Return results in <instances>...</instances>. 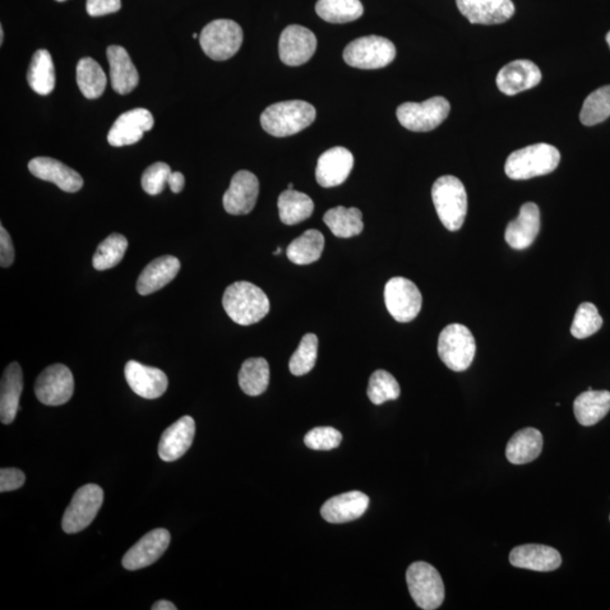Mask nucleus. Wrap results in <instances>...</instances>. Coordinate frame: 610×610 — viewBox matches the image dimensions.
<instances>
[{
	"mask_svg": "<svg viewBox=\"0 0 610 610\" xmlns=\"http://www.w3.org/2000/svg\"><path fill=\"white\" fill-rule=\"evenodd\" d=\"M438 353L455 372L466 371L475 359L476 341L471 331L460 323H451L438 337Z\"/></svg>",
	"mask_w": 610,
	"mask_h": 610,
	"instance_id": "nucleus-6",
	"label": "nucleus"
},
{
	"mask_svg": "<svg viewBox=\"0 0 610 610\" xmlns=\"http://www.w3.org/2000/svg\"><path fill=\"white\" fill-rule=\"evenodd\" d=\"M354 166V156L345 147H332L319 157L316 178L323 188L340 186L349 177Z\"/></svg>",
	"mask_w": 610,
	"mask_h": 610,
	"instance_id": "nucleus-20",
	"label": "nucleus"
},
{
	"mask_svg": "<svg viewBox=\"0 0 610 610\" xmlns=\"http://www.w3.org/2000/svg\"><path fill=\"white\" fill-rule=\"evenodd\" d=\"M400 386L395 377L385 369H378L369 378L368 397L374 405H382L386 401L398 399Z\"/></svg>",
	"mask_w": 610,
	"mask_h": 610,
	"instance_id": "nucleus-40",
	"label": "nucleus"
},
{
	"mask_svg": "<svg viewBox=\"0 0 610 610\" xmlns=\"http://www.w3.org/2000/svg\"><path fill=\"white\" fill-rule=\"evenodd\" d=\"M316 12L323 21L343 25L359 20L364 8L359 0H318Z\"/></svg>",
	"mask_w": 610,
	"mask_h": 610,
	"instance_id": "nucleus-37",
	"label": "nucleus"
},
{
	"mask_svg": "<svg viewBox=\"0 0 610 610\" xmlns=\"http://www.w3.org/2000/svg\"><path fill=\"white\" fill-rule=\"evenodd\" d=\"M385 302L391 317L406 323L418 316L423 298L413 281L405 277H394L386 284Z\"/></svg>",
	"mask_w": 610,
	"mask_h": 610,
	"instance_id": "nucleus-11",
	"label": "nucleus"
},
{
	"mask_svg": "<svg viewBox=\"0 0 610 610\" xmlns=\"http://www.w3.org/2000/svg\"><path fill=\"white\" fill-rule=\"evenodd\" d=\"M196 423L192 416H182L162 434L159 456L166 462L177 461L186 455L195 438Z\"/></svg>",
	"mask_w": 610,
	"mask_h": 610,
	"instance_id": "nucleus-21",
	"label": "nucleus"
},
{
	"mask_svg": "<svg viewBox=\"0 0 610 610\" xmlns=\"http://www.w3.org/2000/svg\"><path fill=\"white\" fill-rule=\"evenodd\" d=\"M172 171L163 162H157L144 171L142 177V187L151 196L160 195L169 184Z\"/></svg>",
	"mask_w": 610,
	"mask_h": 610,
	"instance_id": "nucleus-44",
	"label": "nucleus"
},
{
	"mask_svg": "<svg viewBox=\"0 0 610 610\" xmlns=\"http://www.w3.org/2000/svg\"><path fill=\"white\" fill-rule=\"evenodd\" d=\"M316 115V109L308 102L284 101L268 106L261 114V123L270 135L288 137L311 126Z\"/></svg>",
	"mask_w": 610,
	"mask_h": 610,
	"instance_id": "nucleus-2",
	"label": "nucleus"
},
{
	"mask_svg": "<svg viewBox=\"0 0 610 610\" xmlns=\"http://www.w3.org/2000/svg\"><path fill=\"white\" fill-rule=\"evenodd\" d=\"M259 180L251 171L241 170L234 174L224 193V210L231 215H247L256 206Z\"/></svg>",
	"mask_w": 610,
	"mask_h": 610,
	"instance_id": "nucleus-16",
	"label": "nucleus"
},
{
	"mask_svg": "<svg viewBox=\"0 0 610 610\" xmlns=\"http://www.w3.org/2000/svg\"><path fill=\"white\" fill-rule=\"evenodd\" d=\"M22 392V369L20 364L13 362L5 369L0 385V419L3 424H11L16 418Z\"/></svg>",
	"mask_w": 610,
	"mask_h": 610,
	"instance_id": "nucleus-28",
	"label": "nucleus"
},
{
	"mask_svg": "<svg viewBox=\"0 0 610 610\" xmlns=\"http://www.w3.org/2000/svg\"><path fill=\"white\" fill-rule=\"evenodd\" d=\"M14 258H15V251H14L11 235L2 225L0 226V266L3 268L12 266Z\"/></svg>",
	"mask_w": 610,
	"mask_h": 610,
	"instance_id": "nucleus-47",
	"label": "nucleus"
},
{
	"mask_svg": "<svg viewBox=\"0 0 610 610\" xmlns=\"http://www.w3.org/2000/svg\"><path fill=\"white\" fill-rule=\"evenodd\" d=\"M223 308L235 323L251 326L270 313L271 302L258 286L249 281H237L225 290Z\"/></svg>",
	"mask_w": 610,
	"mask_h": 610,
	"instance_id": "nucleus-1",
	"label": "nucleus"
},
{
	"mask_svg": "<svg viewBox=\"0 0 610 610\" xmlns=\"http://www.w3.org/2000/svg\"><path fill=\"white\" fill-rule=\"evenodd\" d=\"M542 81V72L530 60L519 59L501 68L497 77L498 90L506 95H516L533 89Z\"/></svg>",
	"mask_w": 610,
	"mask_h": 610,
	"instance_id": "nucleus-19",
	"label": "nucleus"
},
{
	"mask_svg": "<svg viewBox=\"0 0 610 610\" xmlns=\"http://www.w3.org/2000/svg\"><path fill=\"white\" fill-rule=\"evenodd\" d=\"M450 103L442 96L415 103L406 102L397 109V118L401 126L410 132L428 133L438 128L450 113Z\"/></svg>",
	"mask_w": 610,
	"mask_h": 610,
	"instance_id": "nucleus-8",
	"label": "nucleus"
},
{
	"mask_svg": "<svg viewBox=\"0 0 610 610\" xmlns=\"http://www.w3.org/2000/svg\"><path fill=\"white\" fill-rule=\"evenodd\" d=\"M25 483V475L16 468H3L0 470V492L16 491Z\"/></svg>",
	"mask_w": 610,
	"mask_h": 610,
	"instance_id": "nucleus-45",
	"label": "nucleus"
},
{
	"mask_svg": "<svg viewBox=\"0 0 610 610\" xmlns=\"http://www.w3.org/2000/svg\"><path fill=\"white\" fill-rule=\"evenodd\" d=\"M317 49V38L312 31L301 25H290L281 32L280 57L288 66L297 67L308 63Z\"/></svg>",
	"mask_w": 610,
	"mask_h": 610,
	"instance_id": "nucleus-13",
	"label": "nucleus"
},
{
	"mask_svg": "<svg viewBox=\"0 0 610 610\" xmlns=\"http://www.w3.org/2000/svg\"><path fill=\"white\" fill-rule=\"evenodd\" d=\"M29 170L34 177L44 180V182H53L63 192H80L83 184V178L75 170L69 168L53 157H35L29 163Z\"/></svg>",
	"mask_w": 610,
	"mask_h": 610,
	"instance_id": "nucleus-22",
	"label": "nucleus"
},
{
	"mask_svg": "<svg viewBox=\"0 0 610 610\" xmlns=\"http://www.w3.org/2000/svg\"><path fill=\"white\" fill-rule=\"evenodd\" d=\"M288 189H290V191H293V183H290Z\"/></svg>",
	"mask_w": 610,
	"mask_h": 610,
	"instance_id": "nucleus-53",
	"label": "nucleus"
},
{
	"mask_svg": "<svg viewBox=\"0 0 610 610\" xmlns=\"http://www.w3.org/2000/svg\"><path fill=\"white\" fill-rule=\"evenodd\" d=\"M106 57L110 64L111 84L115 93L120 95L131 93L140 83V74L127 50L119 45H110L106 50Z\"/></svg>",
	"mask_w": 610,
	"mask_h": 610,
	"instance_id": "nucleus-26",
	"label": "nucleus"
},
{
	"mask_svg": "<svg viewBox=\"0 0 610 610\" xmlns=\"http://www.w3.org/2000/svg\"><path fill=\"white\" fill-rule=\"evenodd\" d=\"M122 8V0H87L86 11L93 17L117 13Z\"/></svg>",
	"mask_w": 610,
	"mask_h": 610,
	"instance_id": "nucleus-46",
	"label": "nucleus"
},
{
	"mask_svg": "<svg viewBox=\"0 0 610 610\" xmlns=\"http://www.w3.org/2000/svg\"><path fill=\"white\" fill-rule=\"evenodd\" d=\"M4 43V29L3 26H0V44Z\"/></svg>",
	"mask_w": 610,
	"mask_h": 610,
	"instance_id": "nucleus-50",
	"label": "nucleus"
},
{
	"mask_svg": "<svg viewBox=\"0 0 610 610\" xmlns=\"http://www.w3.org/2000/svg\"><path fill=\"white\" fill-rule=\"evenodd\" d=\"M610 117V85L599 87L585 100L580 120L585 126H595Z\"/></svg>",
	"mask_w": 610,
	"mask_h": 610,
	"instance_id": "nucleus-39",
	"label": "nucleus"
},
{
	"mask_svg": "<svg viewBox=\"0 0 610 610\" xmlns=\"http://www.w3.org/2000/svg\"><path fill=\"white\" fill-rule=\"evenodd\" d=\"M318 337L314 334L303 336L301 343L290 359V371L293 376L308 374L316 365L318 358Z\"/></svg>",
	"mask_w": 610,
	"mask_h": 610,
	"instance_id": "nucleus-41",
	"label": "nucleus"
},
{
	"mask_svg": "<svg viewBox=\"0 0 610 610\" xmlns=\"http://www.w3.org/2000/svg\"><path fill=\"white\" fill-rule=\"evenodd\" d=\"M270 364L265 359H248L240 369L239 386L248 396H261L270 385Z\"/></svg>",
	"mask_w": 610,
	"mask_h": 610,
	"instance_id": "nucleus-34",
	"label": "nucleus"
},
{
	"mask_svg": "<svg viewBox=\"0 0 610 610\" xmlns=\"http://www.w3.org/2000/svg\"><path fill=\"white\" fill-rule=\"evenodd\" d=\"M369 503L367 494L353 491L330 498L320 512L323 519L330 524H346L362 517L368 510Z\"/></svg>",
	"mask_w": 610,
	"mask_h": 610,
	"instance_id": "nucleus-25",
	"label": "nucleus"
},
{
	"mask_svg": "<svg viewBox=\"0 0 610 610\" xmlns=\"http://www.w3.org/2000/svg\"><path fill=\"white\" fill-rule=\"evenodd\" d=\"M411 598L419 608L434 610L441 606L446 590L440 573L431 564L415 562L406 572Z\"/></svg>",
	"mask_w": 610,
	"mask_h": 610,
	"instance_id": "nucleus-5",
	"label": "nucleus"
},
{
	"mask_svg": "<svg viewBox=\"0 0 610 610\" xmlns=\"http://www.w3.org/2000/svg\"><path fill=\"white\" fill-rule=\"evenodd\" d=\"M606 40H607V44H608L609 48H610V31L608 32V34L606 36Z\"/></svg>",
	"mask_w": 610,
	"mask_h": 610,
	"instance_id": "nucleus-51",
	"label": "nucleus"
},
{
	"mask_svg": "<svg viewBox=\"0 0 610 610\" xmlns=\"http://www.w3.org/2000/svg\"><path fill=\"white\" fill-rule=\"evenodd\" d=\"M456 3L471 25H502L516 12L512 0H456Z\"/></svg>",
	"mask_w": 610,
	"mask_h": 610,
	"instance_id": "nucleus-17",
	"label": "nucleus"
},
{
	"mask_svg": "<svg viewBox=\"0 0 610 610\" xmlns=\"http://www.w3.org/2000/svg\"><path fill=\"white\" fill-rule=\"evenodd\" d=\"M561 162V152L556 146L535 144L513 152L506 162V173L512 180H528L556 171Z\"/></svg>",
	"mask_w": 610,
	"mask_h": 610,
	"instance_id": "nucleus-3",
	"label": "nucleus"
},
{
	"mask_svg": "<svg viewBox=\"0 0 610 610\" xmlns=\"http://www.w3.org/2000/svg\"><path fill=\"white\" fill-rule=\"evenodd\" d=\"M75 382L71 369L64 364L50 365L36 379V398L47 406H62L72 399Z\"/></svg>",
	"mask_w": 610,
	"mask_h": 610,
	"instance_id": "nucleus-12",
	"label": "nucleus"
},
{
	"mask_svg": "<svg viewBox=\"0 0 610 610\" xmlns=\"http://www.w3.org/2000/svg\"><path fill=\"white\" fill-rule=\"evenodd\" d=\"M540 231V211L534 202H526L520 208L519 216L508 223L506 241L516 251H525L534 243Z\"/></svg>",
	"mask_w": 610,
	"mask_h": 610,
	"instance_id": "nucleus-23",
	"label": "nucleus"
},
{
	"mask_svg": "<svg viewBox=\"0 0 610 610\" xmlns=\"http://www.w3.org/2000/svg\"><path fill=\"white\" fill-rule=\"evenodd\" d=\"M325 248V237L318 230H308L290 242L286 254L295 265H310L320 259Z\"/></svg>",
	"mask_w": 610,
	"mask_h": 610,
	"instance_id": "nucleus-33",
	"label": "nucleus"
},
{
	"mask_svg": "<svg viewBox=\"0 0 610 610\" xmlns=\"http://www.w3.org/2000/svg\"><path fill=\"white\" fill-rule=\"evenodd\" d=\"M323 221L337 238L349 239L362 233V212L356 207L337 206L323 216Z\"/></svg>",
	"mask_w": 610,
	"mask_h": 610,
	"instance_id": "nucleus-31",
	"label": "nucleus"
},
{
	"mask_svg": "<svg viewBox=\"0 0 610 610\" xmlns=\"http://www.w3.org/2000/svg\"><path fill=\"white\" fill-rule=\"evenodd\" d=\"M544 446L543 434L538 429L526 428L515 433L506 450L507 460L513 465H526L537 459Z\"/></svg>",
	"mask_w": 610,
	"mask_h": 610,
	"instance_id": "nucleus-29",
	"label": "nucleus"
},
{
	"mask_svg": "<svg viewBox=\"0 0 610 610\" xmlns=\"http://www.w3.org/2000/svg\"><path fill=\"white\" fill-rule=\"evenodd\" d=\"M184 183H186V179H184L182 172H172L171 174L169 187L171 192L174 193H179L183 191Z\"/></svg>",
	"mask_w": 610,
	"mask_h": 610,
	"instance_id": "nucleus-48",
	"label": "nucleus"
},
{
	"mask_svg": "<svg viewBox=\"0 0 610 610\" xmlns=\"http://www.w3.org/2000/svg\"><path fill=\"white\" fill-rule=\"evenodd\" d=\"M55 2L63 3L64 0H55Z\"/></svg>",
	"mask_w": 610,
	"mask_h": 610,
	"instance_id": "nucleus-55",
	"label": "nucleus"
},
{
	"mask_svg": "<svg viewBox=\"0 0 610 610\" xmlns=\"http://www.w3.org/2000/svg\"><path fill=\"white\" fill-rule=\"evenodd\" d=\"M280 219L286 225H295L310 219L314 202L308 195L297 191H285L279 198Z\"/></svg>",
	"mask_w": 610,
	"mask_h": 610,
	"instance_id": "nucleus-35",
	"label": "nucleus"
},
{
	"mask_svg": "<svg viewBox=\"0 0 610 610\" xmlns=\"http://www.w3.org/2000/svg\"><path fill=\"white\" fill-rule=\"evenodd\" d=\"M192 38H193V39L200 38V35H198V34H192Z\"/></svg>",
	"mask_w": 610,
	"mask_h": 610,
	"instance_id": "nucleus-54",
	"label": "nucleus"
},
{
	"mask_svg": "<svg viewBox=\"0 0 610 610\" xmlns=\"http://www.w3.org/2000/svg\"><path fill=\"white\" fill-rule=\"evenodd\" d=\"M128 248L127 239L119 233L110 234L99 244L93 256L96 271H108L122 262Z\"/></svg>",
	"mask_w": 610,
	"mask_h": 610,
	"instance_id": "nucleus-38",
	"label": "nucleus"
},
{
	"mask_svg": "<svg viewBox=\"0 0 610 610\" xmlns=\"http://www.w3.org/2000/svg\"><path fill=\"white\" fill-rule=\"evenodd\" d=\"M27 82L32 90L40 95H48L55 85V73L53 57L48 50L40 49L32 57Z\"/></svg>",
	"mask_w": 610,
	"mask_h": 610,
	"instance_id": "nucleus-32",
	"label": "nucleus"
},
{
	"mask_svg": "<svg viewBox=\"0 0 610 610\" xmlns=\"http://www.w3.org/2000/svg\"><path fill=\"white\" fill-rule=\"evenodd\" d=\"M170 542L168 530L160 528L150 531L124 554L123 566L128 571H137L152 566L163 556Z\"/></svg>",
	"mask_w": 610,
	"mask_h": 610,
	"instance_id": "nucleus-14",
	"label": "nucleus"
},
{
	"mask_svg": "<svg viewBox=\"0 0 610 610\" xmlns=\"http://www.w3.org/2000/svg\"><path fill=\"white\" fill-rule=\"evenodd\" d=\"M575 415L577 422L584 427H593L600 422L610 410V392L607 390H588L576 397Z\"/></svg>",
	"mask_w": 610,
	"mask_h": 610,
	"instance_id": "nucleus-30",
	"label": "nucleus"
},
{
	"mask_svg": "<svg viewBox=\"0 0 610 610\" xmlns=\"http://www.w3.org/2000/svg\"><path fill=\"white\" fill-rule=\"evenodd\" d=\"M280 252H281V249L279 248V249H277V251H274V254L276 256V254H280Z\"/></svg>",
	"mask_w": 610,
	"mask_h": 610,
	"instance_id": "nucleus-52",
	"label": "nucleus"
},
{
	"mask_svg": "<svg viewBox=\"0 0 610 610\" xmlns=\"http://www.w3.org/2000/svg\"><path fill=\"white\" fill-rule=\"evenodd\" d=\"M180 268L182 263L173 256L154 259L138 277L137 292L145 297L163 289L177 277Z\"/></svg>",
	"mask_w": 610,
	"mask_h": 610,
	"instance_id": "nucleus-27",
	"label": "nucleus"
},
{
	"mask_svg": "<svg viewBox=\"0 0 610 610\" xmlns=\"http://www.w3.org/2000/svg\"><path fill=\"white\" fill-rule=\"evenodd\" d=\"M432 200L445 228L451 232L460 230L468 210L464 183L454 175L438 178L432 187Z\"/></svg>",
	"mask_w": 610,
	"mask_h": 610,
	"instance_id": "nucleus-4",
	"label": "nucleus"
},
{
	"mask_svg": "<svg viewBox=\"0 0 610 610\" xmlns=\"http://www.w3.org/2000/svg\"><path fill=\"white\" fill-rule=\"evenodd\" d=\"M76 81L82 94L86 99L94 100L104 93L106 76L103 69L90 57L83 58L76 67Z\"/></svg>",
	"mask_w": 610,
	"mask_h": 610,
	"instance_id": "nucleus-36",
	"label": "nucleus"
},
{
	"mask_svg": "<svg viewBox=\"0 0 610 610\" xmlns=\"http://www.w3.org/2000/svg\"><path fill=\"white\" fill-rule=\"evenodd\" d=\"M396 54L395 44L390 40L369 35L352 41L345 48L343 57L350 67L379 69L394 62Z\"/></svg>",
	"mask_w": 610,
	"mask_h": 610,
	"instance_id": "nucleus-9",
	"label": "nucleus"
},
{
	"mask_svg": "<svg viewBox=\"0 0 610 610\" xmlns=\"http://www.w3.org/2000/svg\"><path fill=\"white\" fill-rule=\"evenodd\" d=\"M508 559L515 567L537 572L556 571L562 566L561 554L556 548L537 544L513 548Z\"/></svg>",
	"mask_w": 610,
	"mask_h": 610,
	"instance_id": "nucleus-24",
	"label": "nucleus"
},
{
	"mask_svg": "<svg viewBox=\"0 0 610 610\" xmlns=\"http://www.w3.org/2000/svg\"><path fill=\"white\" fill-rule=\"evenodd\" d=\"M241 26L231 20H216L203 27L200 35L201 47L208 57L216 62L232 58L241 48Z\"/></svg>",
	"mask_w": 610,
	"mask_h": 610,
	"instance_id": "nucleus-7",
	"label": "nucleus"
},
{
	"mask_svg": "<svg viewBox=\"0 0 610 610\" xmlns=\"http://www.w3.org/2000/svg\"><path fill=\"white\" fill-rule=\"evenodd\" d=\"M154 126V118L149 110L137 108L123 113L115 120L108 133L111 146L123 147L136 144Z\"/></svg>",
	"mask_w": 610,
	"mask_h": 610,
	"instance_id": "nucleus-15",
	"label": "nucleus"
},
{
	"mask_svg": "<svg viewBox=\"0 0 610 610\" xmlns=\"http://www.w3.org/2000/svg\"><path fill=\"white\" fill-rule=\"evenodd\" d=\"M343 436L334 428L322 427L311 429L304 437L305 446L316 451H330L340 446Z\"/></svg>",
	"mask_w": 610,
	"mask_h": 610,
	"instance_id": "nucleus-43",
	"label": "nucleus"
},
{
	"mask_svg": "<svg viewBox=\"0 0 610 610\" xmlns=\"http://www.w3.org/2000/svg\"><path fill=\"white\" fill-rule=\"evenodd\" d=\"M124 377L132 390L145 399L160 398L169 386L168 377L162 369L146 367L136 360L126 364Z\"/></svg>",
	"mask_w": 610,
	"mask_h": 610,
	"instance_id": "nucleus-18",
	"label": "nucleus"
},
{
	"mask_svg": "<svg viewBox=\"0 0 610 610\" xmlns=\"http://www.w3.org/2000/svg\"><path fill=\"white\" fill-rule=\"evenodd\" d=\"M603 318L600 317L595 304L585 302L577 308L575 320L571 326V334L577 339H588L603 327Z\"/></svg>",
	"mask_w": 610,
	"mask_h": 610,
	"instance_id": "nucleus-42",
	"label": "nucleus"
},
{
	"mask_svg": "<svg viewBox=\"0 0 610 610\" xmlns=\"http://www.w3.org/2000/svg\"><path fill=\"white\" fill-rule=\"evenodd\" d=\"M104 493L99 485L87 484L74 494L63 517V530L66 534H77L89 526L103 505Z\"/></svg>",
	"mask_w": 610,
	"mask_h": 610,
	"instance_id": "nucleus-10",
	"label": "nucleus"
},
{
	"mask_svg": "<svg viewBox=\"0 0 610 610\" xmlns=\"http://www.w3.org/2000/svg\"><path fill=\"white\" fill-rule=\"evenodd\" d=\"M174 604L168 602V600H159L152 606V610H177Z\"/></svg>",
	"mask_w": 610,
	"mask_h": 610,
	"instance_id": "nucleus-49",
	"label": "nucleus"
}]
</instances>
